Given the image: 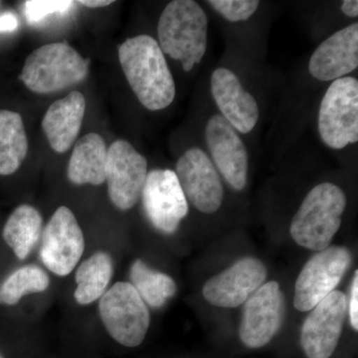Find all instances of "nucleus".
Returning <instances> with one entry per match:
<instances>
[{"mask_svg": "<svg viewBox=\"0 0 358 358\" xmlns=\"http://www.w3.org/2000/svg\"><path fill=\"white\" fill-rule=\"evenodd\" d=\"M141 199L148 220L166 234L178 229L189 209L176 171L171 169H154L148 173Z\"/></svg>", "mask_w": 358, "mask_h": 358, "instance_id": "9d476101", "label": "nucleus"}, {"mask_svg": "<svg viewBox=\"0 0 358 358\" xmlns=\"http://www.w3.org/2000/svg\"><path fill=\"white\" fill-rule=\"evenodd\" d=\"M319 133L322 143L343 150L358 141V81L346 76L327 90L319 110Z\"/></svg>", "mask_w": 358, "mask_h": 358, "instance_id": "423d86ee", "label": "nucleus"}, {"mask_svg": "<svg viewBox=\"0 0 358 358\" xmlns=\"http://www.w3.org/2000/svg\"><path fill=\"white\" fill-rule=\"evenodd\" d=\"M157 35L164 54L179 61L183 70L190 72L206 53L208 18L196 1L173 0L160 15Z\"/></svg>", "mask_w": 358, "mask_h": 358, "instance_id": "f03ea898", "label": "nucleus"}, {"mask_svg": "<svg viewBox=\"0 0 358 358\" xmlns=\"http://www.w3.org/2000/svg\"><path fill=\"white\" fill-rule=\"evenodd\" d=\"M86 100L80 92H71L69 95L52 103L42 121V129L51 148L59 154L70 150L83 122Z\"/></svg>", "mask_w": 358, "mask_h": 358, "instance_id": "a211bd4d", "label": "nucleus"}, {"mask_svg": "<svg viewBox=\"0 0 358 358\" xmlns=\"http://www.w3.org/2000/svg\"><path fill=\"white\" fill-rule=\"evenodd\" d=\"M348 313V299L343 292L334 291L313 308L301 331V345L308 358H329L333 355Z\"/></svg>", "mask_w": 358, "mask_h": 358, "instance_id": "ddd939ff", "label": "nucleus"}, {"mask_svg": "<svg viewBox=\"0 0 358 358\" xmlns=\"http://www.w3.org/2000/svg\"><path fill=\"white\" fill-rule=\"evenodd\" d=\"M89 64L66 42L46 44L26 59L20 80L34 93H55L83 81Z\"/></svg>", "mask_w": 358, "mask_h": 358, "instance_id": "20e7f679", "label": "nucleus"}, {"mask_svg": "<svg viewBox=\"0 0 358 358\" xmlns=\"http://www.w3.org/2000/svg\"><path fill=\"white\" fill-rule=\"evenodd\" d=\"M43 228L41 214L31 205L18 206L9 216L2 231L6 243L20 260H25L38 243Z\"/></svg>", "mask_w": 358, "mask_h": 358, "instance_id": "aec40b11", "label": "nucleus"}, {"mask_svg": "<svg viewBox=\"0 0 358 358\" xmlns=\"http://www.w3.org/2000/svg\"><path fill=\"white\" fill-rule=\"evenodd\" d=\"M176 176L186 199L200 212L215 213L222 205L224 188L215 166L201 148H192L176 164Z\"/></svg>", "mask_w": 358, "mask_h": 358, "instance_id": "9b49d317", "label": "nucleus"}, {"mask_svg": "<svg viewBox=\"0 0 358 358\" xmlns=\"http://www.w3.org/2000/svg\"><path fill=\"white\" fill-rule=\"evenodd\" d=\"M0 358H2L1 357H0Z\"/></svg>", "mask_w": 358, "mask_h": 358, "instance_id": "7c9ffc66", "label": "nucleus"}, {"mask_svg": "<svg viewBox=\"0 0 358 358\" xmlns=\"http://www.w3.org/2000/svg\"><path fill=\"white\" fill-rule=\"evenodd\" d=\"M75 4L70 0H27L23 4V13L30 25L39 26L53 16L66 15Z\"/></svg>", "mask_w": 358, "mask_h": 358, "instance_id": "393cba45", "label": "nucleus"}, {"mask_svg": "<svg viewBox=\"0 0 358 358\" xmlns=\"http://www.w3.org/2000/svg\"><path fill=\"white\" fill-rule=\"evenodd\" d=\"M114 275L112 257L106 252H98L85 260L78 268L75 280V300L80 305H90L106 293Z\"/></svg>", "mask_w": 358, "mask_h": 358, "instance_id": "4be33fe9", "label": "nucleus"}, {"mask_svg": "<svg viewBox=\"0 0 358 358\" xmlns=\"http://www.w3.org/2000/svg\"><path fill=\"white\" fill-rule=\"evenodd\" d=\"M27 154V136L20 114L0 110V176L16 173Z\"/></svg>", "mask_w": 358, "mask_h": 358, "instance_id": "412c9836", "label": "nucleus"}, {"mask_svg": "<svg viewBox=\"0 0 358 358\" xmlns=\"http://www.w3.org/2000/svg\"><path fill=\"white\" fill-rule=\"evenodd\" d=\"M358 271H355V277H353L352 291H350V320L352 327L355 331L358 329Z\"/></svg>", "mask_w": 358, "mask_h": 358, "instance_id": "bb28decb", "label": "nucleus"}, {"mask_svg": "<svg viewBox=\"0 0 358 358\" xmlns=\"http://www.w3.org/2000/svg\"><path fill=\"white\" fill-rule=\"evenodd\" d=\"M346 201L345 193L334 183L315 186L292 220L289 233L294 241L313 251L327 248L341 228Z\"/></svg>", "mask_w": 358, "mask_h": 358, "instance_id": "7ed1b4c3", "label": "nucleus"}, {"mask_svg": "<svg viewBox=\"0 0 358 358\" xmlns=\"http://www.w3.org/2000/svg\"><path fill=\"white\" fill-rule=\"evenodd\" d=\"M50 279L43 268L27 265L17 268L0 286V303L13 306L26 294L42 293L48 289Z\"/></svg>", "mask_w": 358, "mask_h": 358, "instance_id": "b1692460", "label": "nucleus"}, {"mask_svg": "<svg viewBox=\"0 0 358 358\" xmlns=\"http://www.w3.org/2000/svg\"><path fill=\"white\" fill-rule=\"evenodd\" d=\"M20 26V18L15 13L6 11L0 15V33L13 32Z\"/></svg>", "mask_w": 358, "mask_h": 358, "instance_id": "cd10ccee", "label": "nucleus"}, {"mask_svg": "<svg viewBox=\"0 0 358 358\" xmlns=\"http://www.w3.org/2000/svg\"><path fill=\"white\" fill-rule=\"evenodd\" d=\"M108 333L127 348L141 345L150 324V310L131 282H117L103 294L99 305Z\"/></svg>", "mask_w": 358, "mask_h": 358, "instance_id": "39448f33", "label": "nucleus"}, {"mask_svg": "<svg viewBox=\"0 0 358 358\" xmlns=\"http://www.w3.org/2000/svg\"><path fill=\"white\" fill-rule=\"evenodd\" d=\"M113 0H81L77 3L81 6L90 7V8H100V7L109 6L113 4Z\"/></svg>", "mask_w": 358, "mask_h": 358, "instance_id": "c756f323", "label": "nucleus"}, {"mask_svg": "<svg viewBox=\"0 0 358 358\" xmlns=\"http://www.w3.org/2000/svg\"><path fill=\"white\" fill-rule=\"evenodd\" d=\"M108 148L100 134L90 133L75 145L67 176L76 185H101L106 181Z\"/></svg>", "mask_w": 358, "mask_h": 358, "instance_id": "6ab92c4d", "label": "nucleus"}, {"mask_svg": "<svg viewBox=\"0 0 358 358\" xmlns=\"http://www.w3.org/2000/svg\"><path fill=\"white\" fill-rule=\"evenodd\" d=\"M212 96L221 115L241 134H248L259 121V106L239 78L227 68H217L210 78Z\"/></svg>", "mask_w": 358, "mask_h": 358, "instance_id": "dca6fc26", "label": "nucleus"}, {"mask_svg": "<svg viewBox=\"0 0 358 358\" xmlns=\"http://www.w3.org/2000/svg\"><path fill=\"white\" fill-rule=\"evenodd\" d=\"M267 268L258 259L244 257L204 285L205 300L219 308H233L243 305L265 284Z\"/></svg>", "mask_w": 358, "mask_h": 358, "instance_id": "4468645a", "label": "nucleus"}, {"mask_svg": "<svg viewBox=\"0 0 358 358\" xmlns=\"http://www.w3.org/2000/svg\"><path fill=\"white\" fill-rule=\"evenodd\" d=\"M352 262L345 247L329 246L317 252L303 266L294 286V306L300 312H310L336 291Z\"/></svg>", "mask_w": 358, "mask_h": 358, "instance_id": "0eeeda50", "label": "nucleus"}, {"mask_svg": "<svg viewBox=\"0 0 358 358\" xmlns=\"http://www.w3.org/2000/svg\"><path fill=\"white\" fill-rule=\"evenodd\" d=\"M207 3L230 22L248 20L255 14L258 0H209Z\"/></svg>", "mask_w": 358, "mask_h": 358, "instance_id": "a878e982", "label": "nucleus"}, {"mask_svg": "<svg viewBox=\"0 0 358 358\" xmlns=\"http://www.w3.org/2000/svg\"><path fill=\"white\" fill-rule=\"evenodd\" d=\"M205 140L214 164L233 189L247 185L249 155L236 129L221 115H212L205 127Z\"/></svg>", "mask_w": 358, "mask_h": 358, "instance_id": "2eb2a0df", "label": "nucleus"}, {"mask_svg": "<svg viewBox=\"0 0 358 358\" xmlns=\"http://www.w3.org/2000/svg\"><path fill=\"white\" fill-rule=\"evenodd\" d=\"M84 250L83 231L74 213L68 207H59L42 232V263L53 274L65 277L76 267Z\"/></svg>", "mask_w": 358, "mask_h": 358, "instance_id": "6e6552de", "label": "nucleus"}, {"mask_svg": "<svg viewBox=\"0 0 358 358\" xmlns=\"http://www.w3.org/2000/svg\"><path fill=\"white\" fill-rule=\"evenodd\" d=\"M358 67V23L346 26L324 40L313 52L308 72L322 82L346 77Z\"/></svg>", "mask_w": 358, "mask_h": 358, "instance_id": "f3484780", "label": "nucleus"}, {"mask_svg": "<svg viewBox=\"0 0 358 358\" xmlns=\"http://www.w3.org/2000/svg\"><path fill=\"white\" fill-rule=\"evenodd\" d=\"M131 286L150 307L162 308L176 293L173 278L157 270L138 259L129 270Z\"/></svg>", "mask_w": 358, "mask_h": 358, "instance_id": "5701e85b", "label": "nucleus"}, {"mask_svg": "<svg viewBox=\"0 0 358 358\" xmlns=\"http://www.w3.org/2000/svg\"><path fill=\"white\" fill-rule=\"evenodd\" d=\"M122 72L134 95L145 109L160 110L173 103L176 88L159 42L138 35L119 46Z\"/></svg>", "mask_w": 358, "mask_h": 358, "instance_id": "f257e3e1", "label": "nucleus"}, {"mask_svg": "<svg viewBox=\"0 0 358 358\" xmlns=\"http://www.w3.org/2000/svg\"><path fill=\"white\" fill-rule=\"evenodd\" d=\"M148 176V160L124 140L115 141L108 148L106 181L112 203L129 210L138 201Z\"/></svg>", "mask_w": 358, "mask_h": 358, "instance_id": "1a4fd4ad", "label": "nucleus"}, {"mask_svg": "<svg viewBox=\"0 0 358 358\" xmlns=\"http://www.w3.org/2000/svg\"><path fill=\"white\" fill-rule=\"evenodd\" d=\"M345 15L350 18H357L358 16V1L357 0H345L341 7Z\"/></svg>", "mask_w": 358, "mask_h": 358, "instance_id": "c85d7f7f", "label": "nucleus"}, {"mask_svg": "<svg viewBox=\"0 0 358 358\" xmlns=\"http://www.w3.org/2000/svg\"><path fill=\"white\" fill-rule=\"evenodd\" d=\"M285 298L279 282L262 285L245 301L240 338L250 348H263L280 331L284 320Z\"/></svg>", "mask_w": 358, "mask_h": 358, "instance_id": "f8f14e48", "label": "nucleus"}]
</instances>
